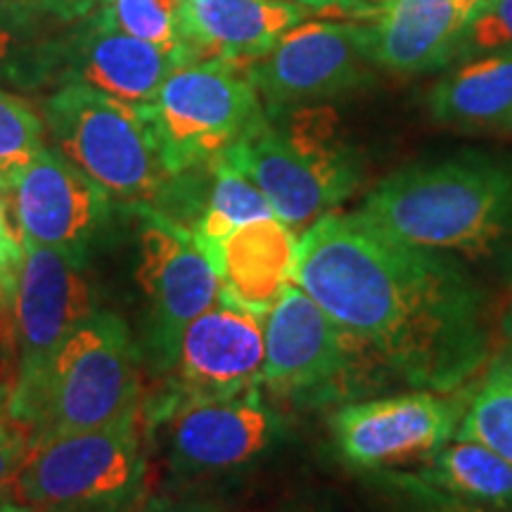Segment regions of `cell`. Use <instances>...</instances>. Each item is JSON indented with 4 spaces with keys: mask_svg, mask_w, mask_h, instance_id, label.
<instances>
[{
    "mask_svg": "<svg viewBox=\"0 0 512 512\" xmlns=\"http://www.w3.org/2000/svg\"><path fill=\"white\" fill-rule=\"evenodd\" d=\"M264 320L261 384L275 401L318 411L389 392L396 384L297 283L285 287Z\"/></svg>",
    "mask_w": 512,
    "mask_h": 512,
    "instance_id": "cell-5",
    "label": "cell"
},
{
    "mask_svg": "<svg viewBox=\"0 0 512 512\" xmlns=\"http://www.w3.org/2000/svg\"><path fill=\"white\" fill-rule=\"evenodd\" d=\"M133 233V285L140 299L138 354L143 368L164 377L183 332L219 299V275L188 230L150 204H126Z\"/></svg>",
    "mask_w": 512,
    "mask_h": 512,
    "instance_id": "cell-8",
    "label": "cell"
},
{
    "mask_svg": "<svg viewBox=\"0 0 512 512\" xmlns=\"http://www.w3.org/2000/svg\"><path fill=\"white\" fill-rule=\"evenodd\" d=\"M93 264L69 259L55 249L24 245V266L15 294L17 375L34 377L55 349L98 311Z\"/></svg>",
    "mask_w": 512,
    "mask_h": 512,
    "instance_id": "cell-15",
    "label": "cell"
},
{
    "mask_svg": "<svg viewBox=\"0 0 512 512\" xmlns=\"http://www.w3.org/2000/svg\"><path fill=\"white\" fill-rule=\"evenodd\" d=\"M15 498L34 512H138L147 501L138 408L31 448L15 479Z\"/></svg>",
    "mask_w": 512,
    "mask_h": 512,
    "instance_id": "cell-6",
    "label": "cell"
},
{
    "mask_svg": "<svg viewBox=\"0 0 512 512\" xmlns=\"http://www.w3.org/2000/svg\"><path fill=\"white\" fill-rule=\"evenodd\" d=\"M64 24L41 0H0V86L36 91L60 81Z\"/></svg>",
    "mask_w": 512,
    "mask_h": 512,
    "instance_id": "cell-21",
    "label": "cell"
},
{
    "mask_svg": "<svg viewBox=\"0 0 512 512\" xmlns=\"http://www.w3.org/2000/svg\"><path fill=\"white\" fill-rule=\"evenodd\" d=\"M366 24L309 22L280 38L247 74L264 110L325 105L370 79Z\"/></svg>",
    "mask_w": 512,
    "mask_h": 512,
    "instance_id": "cell-14",
    "label": "cell"
},
{
    "mask_svg": "<svg viewBox=\"0 0 512 512\" xmlns=\"http://www.w3.org/2000/svg\"><path fill=\"white\" fill-rule=\"evenodd\" d=\"M10 192L24 245L55 249L81 264H93L95 254L112 245L126 216V204L48 145Z\"/></svg>",
    "mask_w": 512,
    "mask_h": 512,
    "instance_id": "cell-12",
    "label": "cell"
},
{
    "mask_svg": "<svg viewBox=\"0 0 512 512\" xmlns=\"http://www.w3.org/2000/svg\"><path fill=\"white\" fill-rule=\"evenodd\" d=\"M271 216L275 214L264 192L245 174H240L226 157H219L214 159V169H211V183L202 216L190 230V235L211 261V254L235 228L245 226L249 221L271 219Z\"/></svg>",
    "mask_w": 512,
    "mask_h": 512,
    "instance_id": "cell-24",
    "label": "cell"
},
{
    "mask_svg": "<svg viewBox=\"0 0 512 512\" xmlns=\"http://www.w3.org/2000/svg\"><path fill=\"white\" fill-rule=\"evenodd\" d=\"M254 313L219 294L183 332L174 366L145 403V425L185 403L223 399L259 387L264 377V328Z\"/></svg>",
    "mask_w": 512,
    "mask_h": 512,
    "instance_id": "cell-13",
    "label": "cell"
},
{
    "mask_svg": "<svg viewBox=\"0 0 512 512\" xmlns=\"http://www.w3.org/2000/svg\"><path fill=\"white\" fill-rule=\"evenodd\" d=\"M377 228L467 264H512V155L465 150L420 159L363 202Z\"/></svg>",
    "mask_w": 512,
    "mask_h": 512,
    "instance_id": "cell-2",
    "label": "cell"
},
{
    "mask_svg": "<svg viewBox=\"0 0 512 512\" xmlns=\"http://www.w3.org/2000/svg\"><path fill=\"white\" fill-rule=\"evenodd\" d=\"M181 3H192V0H181Z\"/></svg>",
    "mask_w": 512,
    "mask_h": 512,
    "instance_id": "cell-37",
    "label": "cell"
},
{
    "mask_svg": "<svg viewBox=\"0 0 512 512\" xmlns=\"http://www.w3.org/2000/svg\"><path fill=\"white\" fill-rule=\"evenodd\" d=\"M387 3H392V0H363V12L370 10V15H373V12H377Z\"/></svg>",
    "mask_w": 512,
    "mask_h": 512,
    "instance_id": "cell-36",
    "label": "cell"
},
{
    "mask_svg": "<svg viewBox=\"0 0 512 512\" xmlns=\"http://www.w3.org/2000/svg\"><path fill=\"white\" fill-rule=\"evenodd\" d=\"M306 17L287 0H192L176 12L178 67L223 60L249 67Z\"/></svg>",
    "mask_w": 512,
    "mask_h": 512,
    "instance_id": "cell-17",
    "label": "cell"
},
{
    "mask_svg": "<svg viewBox=\"0 0 512 512\" xmlns=\"http://www.w3.org/2000/svg\"><path fill=\"white\" fill-rule=\"evenodd\" d=\"M512 50V0H491L463 38L458 60Z\"/></svg>",
    "mask_w": 512,
    "mask_h": 512,
    "instance_id": "cell-28",
    "label": "cell"
},
{
    "mask_svg": "<svg viewBox=\"0 0 512 512\" xmlns=\"http://www.w3.org/2000/svg\"><path fill=\"white\" fill-rule=\"evenodd\" d=\"M463 408L465 389L377 394L337 406L328 418V432L339 463L358 475L403 470V465H422L456 439Z\"/></svg>",
    "mask_w": 512,
    "mask_h": 512,
    "instance_id": "cell-11",
    "label": "cell"
},
{
    "mask_svg": "<svg viewBox=\"0 0 512 512\" xmlns=\"http://www.w3.org/2000/svg\"><path fill=\"white\" fill-rule=\"evenodd\" d=\"M501 328H503V335L510 339V344H512V304H510V309L505 311V316H503V323H501Z\"/></svg>",
    "mask_w": 512,
    "mask_h": 512,
    "instance_id": "cell-35",
    "label": "cell"
},
{
    "mask_svg": "<svg viewBox=\"0 0 512 512\" xmlns=\"http://www.w3.org/2000/svg\"><path fill=\"white\" fill-rule=\"evenodd\" d=\"M46 147V126L27 100L0 88V192H10Z\"/></svg>",
    "mask_w": 512,
    "mask_h": 512,
    "instance_id": "cell-25",
    "label": "cell"
},
{
    "mask_svg": "<svg viewBox=\"0 0 512 512\" xmlns=\"http://www.w3.org/2000/svg\"><path fill=\"white\" fill-rule=\"evenodd\" d=\"M292 283L399 387L460 392L491 358L489 297L472 266L394 238L361 211L304 228Z\"/></svg>",
    "mask_w": 512,
    "mask_h": 512,
    "instance_id": "cell-1",
    "label": "cell"
},
{
    "mask_svg": "<svg viewBox=\"0 0 512 512\" xmlns=\"http://www.w3.org/2000/svg\"><path fill=\"white\" fill-rule=\"evenodd\" d=\"M384 512H510L460 501L422 479L415 470H382L361 475Z\"/></svg>",
    "mask_w": 512,
    "mask_h": 512,
    "instance_id": "cell-26",
    "label": "cell"
},
{
    "mask_svg": "<svg viewBox=\"0 0 512 512\" xmlns=\"http://www.w3.org/2000/svg\"><path fill=\"white\" fill-rule=\"evenodd\" d=\"M491 0H392L373 12L368 55L394 74L437 72L458 60L463 38Z\"/></svg>",
    "mask_w": 512,
    "mask_h": 512,
    "instance_id": "cell-18",
    "label": "cell"
},
{
    "mask_svg": "<svg viewBox=\"0 0 512 512\" xmlns=\"http://www.w3.org/2000/svg\"><path fill=\"white\" fill-rule=\"evenodd\" d=\"M297 242L294 230L275 216L235 228L211 254L221 297L254 316L266 318L292 283Z\"/></svg>",
    "mask_w": 512,
    "mask_h": 512,
    "instance_id": "cell-19",
    "label": "cell"
},
{
    "mask_svg": "<svg viewBox=\"0 0 512 512\" xmlns=\"http://www.w3.org/2000/svg\"><path fill=\"white\" fill-rule=\"evenodd\" d=\"M176 67L174 48L126 34L107 5L79 19L76 27L64 34L57 83H83L138 107L155 100Z\"/></svg>",
    "mask_w": 512,
    "mask_h": 512,
    "instance_id": "cell-16",
    "label": "cell"
},
{
    "mask_svg": "<svg viewBox=\"0 0 512 512\" xmlns=\"http://www.w3.org/2000/svg\"><path fill=\"white\" fill-rule=\"evenodd\" d=\"M53 147L119 204H155L171 174L136 105L64 83L43 102Z\"/></svg>",
    "mask_w": 512,
    "mask_h": 512,
    "instance_id": "cell-7",
    "label": "cell"
},
{
    "mask_svg": "<svg viewBox=\"0 0 512 512\" xmlns=\"http://www.w3.org/2000/svg\"><path fill=\"white\" fill-rule=\"evenodd\" d=\"M223 157L292 230L339 207L363 178L361 155L325 105L264 110Z\"/></svg>",
    "mask_w": 512,
    "mask_h": 512,
    "instance_id": "cell-4",
    "label": "cell"
},
{
    "mask_svg": "<svg viewBox=\"0 0 512 512\" xmlns=\"http://www.w3.org/2000/svg\"><path fill=\"white\" fill-rule=\"evenodd\" d=\"M181 0H112L114 22L126 34L162 48L176 46V12Z\"/></svg>",
    "mask_w": 512,
    "mask_h": 512,
    "instance_id": "cell-27",
    "label": "cell"
},
{
    "mask_svg": "<svg viewBox=\"0 0 512 512\" xmlns=\"http://www.w3.org/2000/svg\"><path fill=\"white\" fill-rule=\"evenodd\" d=\"M136 337L119 313L83 320L27 382L12 384L10 413L34 448L64 434L95 430L136 411L140 396Z\"/></svg>",
    "mask_w": 512,
    "mask_h": 512,
    "instance_id": "cell-3",
    "label": "cell"
},
{
    "mask_svg": "<svg viewBox=\"0 0 512 512\" xmlns=\"http://www.w3.org/2000/svg\"><path fill=\"white\" fill-rule=\"evenodd\" d=\"M0 512H34V510H31L27 503L17 501V498L8 496L5 491H0Z\"/></svg>",
    "mask_w": 512,
    "mask_h": 512,
    "instance_id": "cell-34",
    "label": "cell"
},
{
    "mask_svg": "<svg viewBox=\"0 0 512 512\" xmlns=\"http://www.w3.org/2000/svg\"><path fill=\"white\" fill-rule=\"evenodd\" d=\"M29 451L27 432L10 413V389L0 387V491L15 482Z\"/></svg>",
    "mask_w": 512,
    "mask_h": 512,
    "instance_id": "cell-29",
    "label": "cell"
},
{
    "mask_svg": "<svg viewBox=\"0 0 512 512\" xmlns=\"http://www.w3.org/2000/svg\"><path fill=\"white\" fill-rule=\"evenodd\" d=\"M247 69L223 60L183 64L155 100L138 105L169 174L223 157L264 114Z\"/></svg>",
    "mask_w": 512,
    "mask_h": 512,
    "instance_id": "cell-9",
    "label": "cell"
},
{
    "mask_svg": "<svg viewBox=\"0 0 512 512\" xmlns=\"http://www.w3.org/2000/svg\"><path fill=\"white\" fill-rule=\"evenodd\" d=\"M456 439L479 441L512 465V344L491 356L477 382L465 387Z\"/></svg>",
    "mask_w": 512,
    "mask_h": 512,
    "instance_id": "cell-23",
    "label": "cell"
},
{
    "mask_svg": "<svg viewBox=\"0 0 512 512\" xmlns=\"http://www.w3.org/2000/svg\"><path fill=\"white\" fill-rule=\"evenodd\" d=\"M41 5L48 12L60 19V22H79V19L93 15L100 8L112 5V0H41Z\"/></svg>",
    "mask_w": 512,
    "mask_h": 512,
    "instance_id": "cell-32",
    "label": "cell"
},
{
    "mask_svg": "<svg viewBox=\"0 0 512 512\" xmlns=\"http://www.w3.org/2000/svg\"><path fill=\"white\" fill-rule=\"evenodd\" d=\"M415 472L460 501L512 512V465L479 441H448Z\"/></svg>",
    "mask_w": 512,
    "mask_h": 512,
    "instance_id": "cell-22",
    "label": "cell"
},
{
    "mask_svg": "<svg viewBox=\"0 0 512 512\" xmlns=\"http://www.w3.org/2000/svg\"><path fill=\"white\" fill-rule=\"evenodd\" d=\"M24 266V242L17 238L15 228L10 226L8 209L0 197V306L12 311L15 294L19 285V275Z\"/></svg>",
    "mask_w": 512,
    "mask_h": 512,
    "instance_id": "cell-30",
    "label": "cell"
},
{
    "mask_svg": "<svg viewBox=\"0 0 512 512\" xmlns=\"http://www.w3.org/2000/svg\"><path fill=\"white\" fill-rule=\"evenodd\" d=\"M138 512H235L226 501L200 486H171L164 494L147 498Z\"/></svg>",
    "mask_w": 512,
    "mask_h": 512,
    "instance_id": "cell-31",
    "label": "cell"
},
{
    "mask_svg": "<svg viewBox=\"0 0 512 512\" xmlns=\"http://www.w3.org/2000/svg\"><path fill=\"white\" fill-rule=\"evenodd\" d=\"M427 105L444 126L512 133V50L465 62L432 88Z\"/></svg>",
    "mask_w": 512,
    "mask_h": 512,
    "instance_id": "cell-20",
    "label": "cell"
},
{
    "mask_svg": "<svg viewBox=\"0 0 512 512\" xmlns=\"http://www.w3.org/2000/svg\"><path fill=\"white\" fill-rule=\"evenodd\" d=\"M304 8L335 10V12H363V0H302Z\"/></svg>",
    "mask_w": 512,
    "mask_h": 512,
    "instance_id": "cell-33",
    "label": "cell"
},
{
    "mask_svg": "<svg viewBox=\"0 0 512 512\" xmlns=\"http://www.w3.org/2000/svg\"><path fill=\"white\" fill-rule=\"evenodd\" d=\"M162 441L171 486H200L247 475L283 446L287 418L259 387L195 401L145 425Z\"/></svg>",
    "mask_w": 512,
    "mask_h": 512,
    "instance_id": "cell-10",
    "label": "cell"
}]
</instances>
